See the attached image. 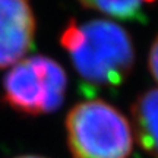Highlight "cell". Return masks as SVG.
Here are the masks:
<instances>
[{"label": "cell", "instance_id": "cell-5", "mask_svg": "<svg viewBox=\"0 0 158 158\" xmlns=\"http://www.w3.org/2000/svg\"><path fill=\"white\" fill-rule=\"evenodd\" d=\"M132 132L139 147L158 158V88L142 92L132 104Z\"/></svg>", "mask_w": 158, "mask_h": 158}, {"label": "cell", "instance_id": "cell-4", "mask_svg": "<svg viewBox=\"0 0 158 158\" xmlns=\"http://www.w3.org/2000/svg\"><path fill=\"white\" fill-rule=\"evenodd\" d=\"M35 31L37 21L29 0H0V70L25 59Z\"/></svg>", "mask_w": 158, "mask_h": 158}, {"label": "cell", "instance_id": "cell-1", "mask_svg": "<svg viewBox=\"0 0 158 158\" xmlns=\"http://www.w3.org/2000/svg\"><path fill=\"white\" fill-rule=\"evenodd\" d=\"M60 44L78 75L97 86H116L135 64V48L127 31L107 19L78 22L70 19L62 31Z\"/></svg>", "mask_w": 158, "mask_h": 158}, {"label": "cell", "instance_id": "cell-2", "mask_svg": "<svg viewBox=\"0 0 158 158\" xmlns=\"http://www.w3.org/2000/svg\"><path fill=\"white\" fill-rule=\"evenodd\" d=\"M64 126L72 158H129L132 154V126L117 108L102 100L75 104Z\"/></svg>", "mask_w": 158, "mask_h": 158}, {"label": "cell", "instance_id": "cell-6", "mask_svg": "<svg viewBox=\"0 0 158 158\" xmlns=\"http://www.w3.org/2000/svg\"><path fill=\"white\" fill-rule=\"evenodd\" d=\"M86 9L106 13L116 19H129L136 16L147 5L155 0H78Z\"/></svg>", "mask_w": 158, "mask_h": 158}, {"label": "cell", "instance_id": "cell-7", "mask_svg": "<svg viewBox=\"0 0 158 158\" xmlns=\"http://www.w3.org/2000/svg\"><path fill=\"white\" fill-rule=\"evenodd\" d=\"M148 66H149V72L154 76V79L158 82V35L154 40L151 50H149V56H148Z\"/></svg>", "mask_w": 158, "mask_h": 158}, {"label": "cell", "instance_id": "cell-3", "mask_svg": "<svg viewBox=\"0 0 158 158\" xmlns=\"http://www.w3.org/2000/svg\"><path fill=\"white\" fill-rule=\"evenodd\" d=\"M66 88L68 76L62 64L47 56H31L9 69L2 100L18 113L43 116L62 106Z\"/></svg>", "mask_w": 158, "mask_h": 158}, {"label": "cell", "instance_id": "cell-8", "mask_svg": "<svg viewBox=\"0 0 158 158\" xmlns=\"http://www.w3.org/2000/svg\"><path fill=\"white\" fill-rule=\"evenodd\" d=\"M15 158H45V157H41V155H19V157H15Z\"/></svg>", "mask_w": 158, "mask_h": 158}]
</instances>
